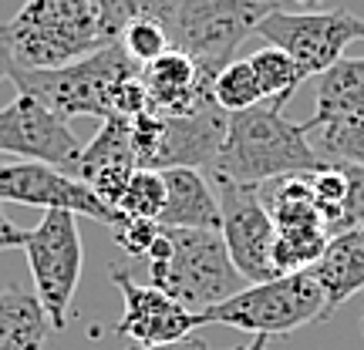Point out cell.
Returning <instances> with one entry per match:
<instances>
[{
  "instance_id": "30bf717a",
  "label": "cell",
  "mask_w": 364,
  "mask_h": 350,
  "mask_svg": "<svg viewBox=\"0 0 364 350\" xmlns=\"http://www.w3.org/2000/svg\"><path fill=\"white\" fill-rule=\"evenodd\" d=\"M0 155L44 162L51 169L75 175L81 145L75 142L65 118L54 115L34 94L17 91V98L0 108Z\"/></svg>"
},
{
  "instance_id": "d4e9b609",
  "label": "cell",
  "mask_w": 364,
  "mask_h": 350,
  "mask_svg": "<svg viewBox=\"0 0 364 350\" xmlns=\"http://www.w3.org/2000/svg\"><path fill=\"white\" fill-rule=\"evenodd\" d=\"M115 44L139 67H145L152 65L156 58H162L166 51H172V34L166 31V24H159L156 17H132L129 24L122 27Z\"/></svg>"
},
{
  "instance_id": "83f0119b",
  "label": "cell",
  "mask_w": 364,
  "mask_h": 350,
  "mask_svg": "<svg viewBox=\"0 0 364 350\" xmlns=\"http://www.w3.org/2000/svg\"><path fill=\"white\" fill-rule=\"evenodd\" d=\"M348 179V202H344V212L338 219V229H354V226H364V169L361 165H338ZM331 233V236H334Z\"/></svg>"
},
{
  "instance_id": "f1b7e54d",
  "label": "cell",
  "mask_w": 364,
  "mask_h": 350,
  "mask_svg": "<svg viewBox=\"0 0 364 350\" xmlns=\"http://www.w3.org/2000/svg\"><path fill=\"white\" fill-rule=\"evenodd\" d=\"M24 243H27V229H21V226L7 216L4 202H0V253H4V249H21Z\"/></svg>"
},
{
  "instance_id": "44dd1931",
  "label": "cell",
  "mask_w": 364,
  "mask_h": 350,
  "mask_svg": "<svg viewBox=\"0 0 364 350\" xmlns=\"http://www.w3.org/2000/svg\"><path fill=\"white\" fill-rule=\"evenodd\" d=\"M307 142L321 165H361L364 169V118L304 121Z\"/></svg>"
},
{
  "instance_id": "6da1fadb",
  "label": "cell",
  "mask_w": 364,
  "mask_h": 350,
  "mask_svg": "<svg viewBox=\"0 0 364 350\" xmlns=\"http://www.w3.org/2000/svg\"><path fill=\"white\" fill-rule=\"evenodd\" d=\"M314 169H321V162L307 142L304 121H290L284 108L253 104L226 118V135L213 165V179L236 185H267Z\"/></svg>"
},
{
  "instance_id": "e0dca14e",
  "label": "cell",
  "mask_w": 364,
  "mask_h": 350,
  "mask_svg": "<svg viewBox=\"0 0 364 350\" xmlns=\"http://www.w3.org/2000/svg\"><path fill=\"white\" fill-rule=\"evenodd\" d=\"M314 111L307 121H331V118H364V58H341L317 75Z\"/></svg>"
},
{
  "instance_id": "2e32d148",
  "label": "cell",
  "mask_w": 364,
  "mask_h": 350,
  "mask_svg": "<svg viewBox=\"0 0 364 350\" xmlns=\"http://www.w3.org/2000/svg\"><path fill=\"white\" fill-rule=\"evenodd\" d=\"M166 209L159 226L169 229H220V199L196 169H166Z\"/></svg>"
},
{
  "instance_id": "603a6c76",
  "label": "cell",
  "mask_w": 364,
  "mask_h": 350,
  "mask_svg": "<svg viewBox=\"0 0 364 350\" xmlns=\"http://www.w3.org/2000/svg\"><path fill=\"white\" fill-rule=\"evenodd\" d=\"M213 98L220 104L226 115H233V111H247L253 104L263 102V88L257 75H253V67L250 61H230V65L223 67L216 81H213Z\"/></svg>"
},
{
  "instance_id": "5b68a950",
  "label": "cell",
  "mask_w": 364,
  "mask_h": 350,
  "mask_svg": "<svg viewBox=\"0 0 364 350\" xmlns=\"http://www.w3.org/2000/svg\"><path fill=\"white\" fill-rule=\"evenodd\" d=\"M203 324H223L247 330L253 337H284L304 324L327 320V297L311 270L287 273L267 283H250L236 297L223 300L206 313H199Z\"/></svg>"
},
{
  "instance_id": "9c48e42d",
  "label": "cell",
  "mask_w": 364,
  "mask_h": 350,
  "mask_svg": "<svg viewBox=\"0 0 364 350\" xmlns=\"http://www.w3.org/2000/svg\"><path fill=\"white\" fill-rule=\"evenodd\" d=\"M220 189V233L226 253L233 260L236 273L247 283H267L277 280L273 266V243L277 226L260 185H236V182H216Z\"/></svg>"
},
{
  "instance_id": "d6a6232c",
  "label": "cell",
  "mask_w": 364,
  "mask_h": 350,
  "mask_svg": "<svg viewBox=\"0 0 364 350\" xmlns=\"http://www.w3.org/2000/svg\"><path fill=\"white\" fill-rule=\"evenodd\" d=\"M290 4H300V7H317V4H324V0H290Z\"/></svg>"
},
{
  "instance_id": "277c9868",
  "label": "cell",
  "mask_w": 364,
  "mask_h": 350,
  "mask_svg": "<svg viewBox=\"0 0 364 350\" xmlns=\"http://www.w3.org/2000/svg\"><path fill=\"white\" fill-rule=\"evenodd\" d=\"M169 256L149 263V280L186 310L206 313L250 286L236 273L220 229H169Z\"/></svg>"
},
{
  "instance_id": "484cf974",
  "label": "cell",
  "mask_w": 364,
  "mask_h": 350,
  "mask_svg": "<svg viewBox=\"0 0 364 350\" xmlns=\"http://www.w3.org/2000/svg\"><path fill=\"white\" fill-rule=\"evenodd\" d=\"M304 182H307V189L314 195L317 212L324 216L327 229L334 233L341 212H344V202H348V179H344V172L338 165H321L314 172H304Z\"/></svg>"
},
{
  "instance_id": "836d02e7",
  "label": "cell",
  "mask_w": 364,
  "mask_h": 350,
  "mask_svg": "<svg viewBox=\"0 0 364 350\" xmlns=\"http://www.w3.org/2000/svg\"><path fill=\"white\" fill-rule=\"evenodd\" d=\"M253 4H267V7H280V0H253Z\"/></svg>"
},
{
  "instance_id": "d6986e66",
  "label": "cell",
  "mask_w": 364,
  "mask_h": 350,
  "mask_svg": "<svg viewBox=\"0 0 364 350\" xmlns=\"http://www.w3.org/2000/svg\"><path fill=\"white\" fill-rule=\"evenodd\" d=\"M48 313L38 293L21 286L0 290V350H44L48 344Z\"/></svg>"
},
{
  "instance_id": "5bb4252c",
  "label": "cell",
  "mask_w": 364,
  "mask_h": 350,
  "mask_svg": "<svg viewBox=\"0 0 364 350\" xmlns=\"http://www.w3.org/2000/svg\"><path fill=\"white\" fill-rule=\"evenodd\" d=\"M162 138L156 152V172L166 169H213L226 135V111L209 108L199 115H159Z\"/></svg>"
},
{
  "instance_id": "cb8c5ba5",
  "label": "cell",
  "mask_w": 364,
  "mask_h": 350,
  "mask_svg": "<svg viewBox=\"0 0 364 350\" xmlns=\"http://www.w3.org/2000/svg\"><path fill=\"white\" fill-rule=\"evenodd\" d=\"M166 209V179L156 169H135L129 179V189L118 202V212L129 219H149L159 222Z\"/></svg>"
},
{
  "instance_id": "7c38bea8",
  "label": "cell",
  "mask_w": 364,
  "mask_h": 350,
  "mask_svg": "<svg viewBox=\"0 0 364 350\" xmlns=\"http://www.w3.org/2000/svg\"><path fill=\"white\" fill-rule=\"evenodd\" d=\"M112 283L118 286L122 293V303H125V313L118 320L115 334L118 337L132 340L139 347H156V344H172V340L189 337L196 327H203V317L193 310H186L182 303L162 293L149 283H135L122 263H112Z\"/></svg>"
},
{
  "instance_id": "4dcf8cb0",
  "label": "cell",
  "mask_w": 364,
  "mask_h": 350,
  "mask_svg": "<svg viewBox=\"0 0 364 350\" xmlns=\"http://www.w3.org/2000/svg\"><path fill=\"white\" fill-rule=\"evenodd\" d=\"M7 75H11V58H7V51L0 48V81L7 78Z\"/></svg>"
},
{
  "instance_id": "8992f818",
  "label": "cell",
  "mask_w": 364,
  "mask_h": 350,
  "mask_svg": "<svg viewBox=\"0 0 364 350\" xmlns=\"http://www.w3.org/2000/svg\"><path fill=\"white\" fill-rule=\"evenodd\" d=\"M277 7L253 0H179L172 48L182 51L203 75L216 78L233 61L236 48L257 34L260 21Z\"/></svg>"
},
{
  "instance_id": "e575fe53",
  "label": "cell",
  "mask_w": 364,
  "mask_h": 350,
  "mask_svg": "<svg viewBox=\"0 0 364 350\" xmlns=\"http://www.w3.org/2000/svg\"><path fill=\"white\" fill-rule=\"evenodd\" d=\"M233 350H243V347H233Z\"/></svg>"
},
{
  "instance_id": "f546056e",
  "label": "cell",
  "mask_w": 364,
  "mask_h": 350,
  "mask_svg": "<svg viewBox=\"0 0 364 350\" xmlns=\"http://www.w3.org/2000/svg\"><path fill=\"white\" fill-rule=\"evenodd\" d=\"M139 350H209V344L199 334H189V337L172 340V344H156V347H139Z\"/></svg>"
},
{
  "instance_id": "1f68e13d",
  "label": "cell",
  "mask_w": 364,
  "mask_h": 350,
  "mask_svg": "<svg viewBox=\"0 0 364 350\" xmlns=\"http://www.w3.org/2000/svg\"><path fill=\"white\" fill-rule=\"evenodd\" d=\"M267 340H270V337H253L243 350H267Z\"/></svg>"
},
{
  "instance_id": "9a60e30c",
  "label": "cell",
  "mask_w": 364,
  "mask_h": 350,
  "mask_svg": "<svg viewBox=\"0 0 364 350\" xmlns=\"http://www.w3.org/2000/svg\"><path fill=\"white\" fill-rule=\"evenodd\" d=\"M311 276L321 283L327 297V313L348 303L364 290V226L341 229L327 239L321 260L311 266Z\"/></svg>"
},
{
  "instance_id": "4fadbf2b",
  "label": "cell",
  "mask_w": 364,
  "mask_h": 350,
  "mask_svg": "<svg viewBox=\"0 0 364 350\" xmlns=\"http://www.w3.org/2000/svg\"><path fill=\"white\" fill-rule=\"evenodd\" d=\"M213 81L182 51H166L142 67V84L149 91V111L156 115H199L220 108L213 98Z\"/></svg>"
},
{
  "instance_id": "ffe728a7",
  "label": "cell",
  "mask_w": 364,
  "mask_h": 350,
  "mask_svg": "<svg viewBox=\"0 0 364 350\" xmlns=\"http://www.w3.org/2000/svg\"><path fill=\"white\" fill-rule=\"evenodd\" d=\"M267 209L273 216V226H277V236L287 233H314V229H327L324 216L314 206V195L307 189L304 175H287V179H277L270 185V195L263 199Z\"/></svg>"
},
{
  "instance_id": "52a82bcc",
  "label": "cell",
  "mask_w": 364,
  "mask_h": 350,
  "mask_svg": "<svg viewBox=\"0 0 364 350\" xmlns=\"http://www.w3.org/2000/svg\"><path fill=\"white\" fill-rule=\"evenodd\" d=\"M78 216L51 209L44 212V219L27 229V263H31V276H34V290L48 320L54 330L68 327V310L81 280V236H78Z\"/></svg>"
},
{
  "instance_id": "ba28073f",
  "label": "cell",
  "mask_w": 364,
  "mask_h": 350,
  "mask_svg": "<svg viewBox=\"0 0 364 350\" xmlns=\"http://www.w3.org/2000/svg\"><path fill=\"white\" fill-rule=\"evenodd\" d=\"M270 48L290 54L304 78H317L344 58L351 40H364V21L348 11H270L257 27Z\"/></svg>"
},
{
  "instance_id": "8fae6325",
  "label": "cell",
  "mask_w": 364,
  "mask_h": 350,
  "mask_svg": "<svg viewBox=\"0 0 364 350\" xmlns=\"http://www.w3.org/2000/svg\"><path fill=\"white\" fill-rule=\"evenodd\" d=\"M0 202H21L44 212L61 209V212L88 216L105 226H118L125 219L118 209L105 206L81 179L51 169L44 162H0Z\"/></svg>"
},
{
  "instance_id": "7a4b0ae2",
  "label": "cell",
  "mask_w": 364,
  "mask_h": 350,
  "mask_svg": "<svg viewBox=\"0 0 364 350\" xmlns=\"http://www.w3.org/2000/svg\"><path fill=\"white\" fill-rule=\"evenodd\" d=\"M0 48L11 67L54 71L108 48L98 0H27L7 24H0Z\"/></svg>"
},
{
  "instance_id": "ac0fdd59",
  "label": "cell",
  "mask_w": 364,
  "mask_h": 350,
  "mask_svg": "<svg viewBox=\"0 0 364 350\" xmlns=\"http://www.w3.org/2000/svg\"><path fill=\"white\" fill-rule=\"evenodd\" d=\"M135 169H139V162H135V152H132V121L125 115H112L102 121L98 135L81 148L75 179L91 185L102 175H118V172Z\"/></svg>"
},
{
  "instance_id": "7402d4cb",
  "label": "cell",
  "mask_w": 364,
  "mask_h": 350,
  "mask_svg": "<svg viewBox=\"0 0 364 350\" xmlns=\"http://www.w3.org/2000/svg\"><path fill=\"white\" fill-rule=\"evenodd\" d=\"M250 67H253V75L260 81L263 88V98H270L273 108H287V102L294 98V91H297L300 81H307L300 75V67L290 61V54L280 51V48H260L257 54H250L247 58Z\"/></svg>"
},
{
  "instance_id": "d590c367",
  "label": "cell",
  "mask_w": 364,
  "mask_h": 350,
  "mask_svg": "<svg viewBox=\"0 0 364 350\" xmlns=\"http://www.w3.org/2000/svg\"><path fill=\"white\" fill-rule=\"evenodd\" d=\"M361 324H364V317H361Z\"/></svg>"
},
{
  "instance_id": "4316f807",
  "label": "cell",
  "mask_w": 364,
  "mask_h": 350,
  "mask_svg": "<svg viewBox=\"0 0 364 350\" xmlns=\"http://www.w3.org/2000/svg\"><path fill=\"white\" fill-rule=\"evenodd\" d=\"M159 233V222H149V219H125L118 222V226H112V236H115V243L129 256H145L149 253V246H152V239H156Z\"/></svg>"
},
{
  "instance_id": "3957f363",
  "label": "cell",
  "mask_w": 364,
  "mask_h": 350,
  "mask_svg": "<svg viewBox=\"0 0 364 350\" xmlns=\"http://www.w3.org/2000/svg\"><path fill=\"white\" fill-rule=\"evenodd\" d=\"M135 75H142V67L118 44H108L68 67H54V71L11 67L7 78H14L17 91L34 94L65 121L71 118H102L105 121L115 115V91Z\"/></svg>"
}]
</instances>
